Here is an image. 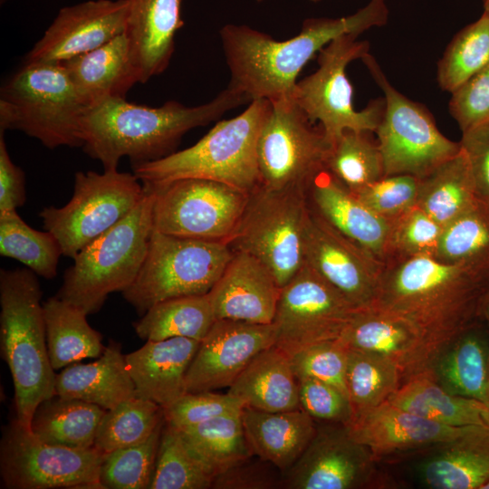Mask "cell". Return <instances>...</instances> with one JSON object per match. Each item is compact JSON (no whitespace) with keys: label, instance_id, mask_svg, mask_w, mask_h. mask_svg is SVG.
<instances>
[{"label":"cell","instance_id":"25","mask_svg":"<svg viewBox=\"0 0 489 489\" xmlns=\"http://www.w3.org/2000/svg\"><path fill=\"white\" fill-rule=\"evenodd\" d=\"M199 342L185 337L147 340L137 350L126 354L137 397L162 408L182 397L187 392V372Z\"/></svg>","mask_w":489,"mask_h":489},{"label":"cell","instance_id":"10","mask_svg":"<svg viewBox=\"0 0 489 489\" xmlns=\"http://www.w3.org/2000/svg\"><path fill=\"white\" fill-rule=\"evenodd\" d=\"M360 60L384 94V112L375 131L384 177L405 174L421 178L461 150L460 141L444 136L425 106L393 87L369 53Z\"/></svg>","mask_w":489,"mask_h":489},{"label":"cell","instance_id":"41","mask_svg":"<svg viewBox=\"0 0 489 489\" xmlns=\"http://www.w3.org/2000/svg\"><path fill=\"white\" fill-rule=\"evenodd\" d=\"M0 254L20 262L36 275L52 279L57 274L62 252L51 232L32 228L12 210L0 213Z\"/></svg>","mask_w":489,"mask_h":489},{"label":"cell","instance_id":"58","mask_svg":"<svg viewBox=\"0 0 489 489\" xmlns=\"http://www.w3.org/2000/svg\"><path fill=\"white\" fill-rule=\"evenodd\" d=\"M481 489H489V482H487L486 484H484Z\"/></svg>","mask_w":489,"mask_h":489},{"label":"cell","instance_id":"4","mask_svg":"<svg viewBox=\"0 0 489 489\" xmlns=\"http://www.w3.org/2000/svg\"><path fill=\"white\" fill-rule=\"evenodd\" d=\"M42 290L28 268L0 271V347L14 388L17 421L31 430L38 405L55 395Z\"/></svg>","mask_w":489,"mask_h":489},{"label":"cell","instance_id":"33","mask_svg":"<svg viewBox=\"0 0 489 489\" xmlns=\"http://www.w3.org/2000/svg\"><path fill=\"white\" fill-rule=\"evenodd\" d=\"M388 401L446 426L489 427L488 404L447 392L427 371L406 380Z\"/></svg>","mask_w":489,"mask_h":489},{"label":"cell","instance_id":"52","mask_svg":"<svg viewBox=\"0 0 489 489\" xmlns=\"http://www.w3.org/2000/svg\"><path fill=\"white\" fill-rule=\"evenodd\" d=\"M448 109L462 133L489 121V64L451 93Z\"/></svg>","mask_w":489,"mask_h":489},{"label":"cell","instance_id":"16","mask_svg":"<svg viewBox=\"0 0 489 489\" xmlns=\"http://www.w3.org/2000/svg\"><path fill=\"white\" fill-rule=\"evenodd\" d=\"M357 310L304 264L281 288L273 321L274 345L291 357L311 345L338 340Z\"/></svg>","mask_w":489,"mask_h":489},{"label":"cell","instance_id":"13","mask_svg":"<svg viewBox=\"0 0 489 489\" xmlns=\"http://www.w3.org/2000/svg\"><path fill=\"white\" fill-rule=\"evenodd\" d=\"M271 103L257 140L260 185L270 190H307L326 169L331 142L292 99Z\"/></svg>","mask_w":489,"mask_h":489},{"label":"cell","instance_id":"53","mask_svg":"<svg viewBox=\"0 0 489 489\" xmlns=\"http://www.w3.org/2000/svg\"><path fill=\"white\" fill-rule=\"evenodd\" d=\"M252 457L216 475L212 488L270 489L281 486L282 476L277 477L273 471L276 467L259 457L256 461L251 460Z\"/></svg>","mask_w":489,"mask_h":489},{"label":"cell","instance_id":"5","mask_svg":"<svg viewBox=\"0 0 489 489\" xmlns=\"http://www.w3.org/2000/svg\"><path fill=\"white\" fill-rule=\"evenodd\" d=\"M271 107L268 100H254L241 114L218 121L191 147L132 165L133 174L143 184L203 178L250 193L260 185L257 140Z\"/></svg>","mask_w":489,"mask_h":489},{"label":"cell","instance_id":"21","mask_svg":"<svg viewBox=\"0 0 489 489\" xmlns=\"http://www.w3.org/2000/svg\"><path fill=\"white\" fill-rule=\"evenodd\" d=\"M347 349L368 351L392 360L404 382L427 371L437 350L416 323L373 306L358 309L338 339Z\"/></svg>","mask_w":489,"mask_h":489},{"label":"cell","instance_id":"24","mask_svg":"<svg viewBox=\"0 0 489 489\" xmlns=\"http://www.w3.org/2000/svg\"><path fill=\"white\" fill-rule=\"evenodd\" d=\"M307 196L323 220L385 264L390 221L373 212L327 169L312 179Z\"/></svg>","mask_w":489,"mask_h":489},{"label":"cell","instance_id":"34","mask_svg":"<svg viewBox=\"0 0 489 489\" xmlns=\"http://www.w3.org/2000/svg\"><path fill=\"white\" fill-rule=\"evenodd\" d=\"M105 412L106 409L97 405L54 395L36 408L31 431L48 444L75 449L91 448Z\"/></svg>","mask_w":489,"mask_h":489},{"label":"cell","instance_id":"45","mask_svg":"<svg viewBox=\"0 0 489 489\" xmlns=\"http://www.w3.org/2000/svg\"><path fill=\"white\" fill-rule=\"evenodd\" d=\"M489 64V17L483 13L461 29L447 45L437 65L440 88L452 93Z\"/></svg>","mask_w":489,"mask_h":489},{"label":"cell","instance_id":"56","mask_svg":"<svg viewBox=\"0 0 489 489\" xmlns=\"http://www.w3.org/2000/svg\"><path fill=\"white\" fill-rule=\"evenodd\" d=\"M482 312L484 314V316L486 317V319H487V321L489 322V292L487 293V295L485 297Z\"/></svg>","mask_w":489,"mask_h":489},{"label":"cell","instance_id":"54","mask_svg":"<svg viewBox=\"0 0 489 489\" xmlns=\"http://www.w3.org/2000/svg\"><path fill=\"white\" fill-rule=\"evenodd\" d=\"M460 144L467 156L477 196L489 203V121L463 132Z\"/></svg>","mask_w":489,"mask_h":489},{"label":"cell","instance_id":"8","mask_svg":"<svg viewBox=\"0 0 489 489\" xmlns=\"http://www.w3.org/2000/svg\"><path fill=\"white\" fill-rule=\"evenodd\" d=\"M310 211L307 190H270L259 185L249 193L226 243L234 252H244L259 260L282 288L305 264Z\"/></svg>","mask_w":489,"mask_h":489},{"label":"cell","instance_id":"15","mask_svg":"<svg viewBox=\"0 0 489 489\" xmlns=\"http://www.w3.org/2000/svg\"><path fill=\"white\" fill-rule=\"evenodd\" d=\"M144 185L154 193V230L225 243L238 224L249 195L225 183L203 178Z\"/></svg>","mask_w":489,"mask_h":489},{"label":"cell","instance_id":"12","mask_svg":"<svg viewBox=\"0 0 489 489\" xmlns=\"http://www.w3.org/2000/svg\"><path fill=\"white\" fill-rule=\"evenodd\" d=\"M350 34L335 38L318 53V69L298 81L292 100L308 119L322 128L332 143L346 129L375 132L384 112V99L371 101L363 110L353 105L348 64L369 53L367 41Z\"/></svg>","mask_w":489,"mask_h":489},{"label":"cell","instance_id":"23","mask_svg":"<svg viewBox=\"0 0 489 489\" xmlns=\"http://www.w3.org/2000/svg\"><path fill=\"white\" fill-rule=\"evenodd\" d=\"M281 287L270 270L244 252L234 255L207 293L216 320L273 321Z\"/></svg>","mask_w":489,"mask_h":489},{"label":"cell","instance_id":"57","mask_svg":"<svg viewBox=\"0 0 489 489\" xmlns=\"http://www.w3.org/2000/svg\"><path fill=\"white\" fill-rule=\"evenodd\" d=\"M484 12L489 17V0H483Z\"/></svg>","mask_w":489,"mask_h":489},{"label":"cell","instance_id":"30","mask_svg":"<svg viewBox=\"0 0 489 489\" xmlns=\"http://www.w3.org/2000/svg\"><path fill=\"white\" fill-rule=\"evenodd\" d=\"M55 395L83 400L106 410L136 397L121 345L110 340L94 362L67 366L56 375Z\"/></svg>","mask_w":489,"mask_h":489},{"label":"cell","instance_id":"51","mask_svg":"<svg viewBox=\"0 0 489 489\" xmlns=\"http://www.w3.org/2000/svg\"><path fill=\"white\" fill-rule=\"evenodd\" d=\"M300 408L313 419L348 425L352 410L348 396L338 388L313 379L299 378Z\"/></svg>","mask_w":489,"mask_h":489},{"label":"cell","instance_id":"36","mask_svg":"<svg viewBox=\"0 0 489 489\" xmlns=\"http://www.w3.org/2000/svg\"><path fill=\"white\" fill-rule=\"evenodd\" d=\"M43 312L48 355L54 370L102 354V337L82 311L55 295L43 302Z\"/></svg>","mask_w":489,"mask_h":489},{"label":"cell","instance_id":"19","mask_svg":"<svg viewBox=\"0 0 489 489\" xmlns=\"http://www.w3.org/2000/svg\"><path fill=\"white\" fill-rule=\"evenodd\" d=\"M274 344L273 323L216 320L187 369V392L229 388L258 353Z\"/></svg>","mask_w":489,"mask_h":489},{"label":"cell","instance_id":"60","mask_svg":"<svg viewBox=\"0 0 489 489\" xmlns=\"http://www.w3.org/2000/svg\"><path fill=\"white\" fill-rule=\"evenodd\" d=\"M5 0H1V3H4Z\"/></svg>","mask_w":489,"mask_h":489},{"label":"cell","instance_id":"3","mask_svg":"<svg viewBox=\"0 0 489 489\" xmlns=\"http://www.w3.org/2000/svg\"><path fill=\"white\" fill-rule=\"evenodd\" d=\"M488 292L489 286L464 268L419 255L385 264L371 306L416 323L438 353L471 326Z\"/></svg>","mask_w":489,"mask_h":489},{"label":"cell","instance_id":"38","mask_svg":"<svg viewBox=\"0 0 489 489\" xmlns=\"http://www.w3.org/2000/svg\"><path fill=\"white\" fill-rule=\"evenodd\" d=\"M216 321L206 293L161 301L142 314L133 327L145 340L185 337L200 341Z\"/></svg>","mask_w":489,"mask_h":489},{"label":"cell","instance_id":"27","mask_svg":"<svg viewBox=\"0 0 489 489\" xmlns=\"http://www.w3.org/2000/svg\"><path fill=\"white\" fill-rule=\"evenodd\" d=\"M241 418L251 454L271 463L281 473L296 462L317 427L302 408L269 412L244 407Z\"/></svg>","mask_w":489,"mask_h":489},{"label":"cell","instance_id":"55","mask_svg":"<svg viewBox=\"0 0 489 489\" xmlns=\"http://www.w3.org/2000/svg\"><path fill=\"white\" fill-rule=\"evenodd\" d=\"M25 201L24 172L11 159L0 132V213L16 210Z\"/></svg>","mask_w":489,"mask_h":489},{"label":"cell","instance_id":"7","mask_svg":"<svg viewBox=\"0 0 489 489\" xmlns=\"http://www.w3.org/2000/svg\"><path fill=\"white\" fill-rule=\"evenodd\" d=\"M89 107L61 62H24L1 88L0 132L21 130L51 149L82 147Z\"/></svg>","mask_w":489,"mask_h":489},{"label":"cell","instance_id":"48","mask_svg":"<svg viewBox=\"0 0 489 489\" xmlns=\"http://www.w3.org/2000/svg\"><path fill=\"white\" fill-rule=\"evenodd\" d=\"M290 359L297 379L308 377L327 382L348 396V349L339 340L311 345L297 351Z\"/></svg>","mask_w":489,"mask_h":489},{"label":"cell","instance_id":"44","mask_svg":"<svg viewBox=\"0 0 489 489\" xmlns=\"http://www.w3.org/2000/svg\"><path fill=\"white\" fill-rule=\"evenodd\" d=\"M163 419V408L157 403L137 396L126 399L104 413L94 447L107 455L142 443Z\"/></svg>","mask_w":489,"mask_h":489},{"label":"cell","instance_id":"18","mask_svg":"<svg viewBox=\"0 0 489 489\" xmlns=\"http://www.w3.org/2000/svg\"><path fill=\"white\" fill-rule=\"evenodd\" d=\"M305 264L357 309L373 304L385 267L312 207L305 234Z\"/></svg>","mask_w":489,"mask_h":489},{"label":"cell","instance_id":"17","mask_svg":"<svg viewBox=\"0 0 489 489\" xmlns=\"http://www.w3.org/2000/svg\"><path fill=\"white\" fill-rule=\"evenodd\" d=\"M376 459L346 425L330 423L316 432L296 462L282 473L288 489H355L376 480Z\"/></svg>","mask_w":489,"mask_h":489},{"label":"cell","instance_id":"20","mask_svg":"<svg viewBox=\"0 0 489 489\" xmlns=\"http://www.w3.org/2000/svg\"><path fill=\"white\" fill-rule=\"evenodd\" d=\"M129 0H90L62 8L24 62H62L125 33Z\"/></svg>","mask_w":489,"mask_h":489},{"label":"cell","instance_id":"1","mask_svg":"<svg viewBox=\"0 0 489 489\" xmlns=\"http://www.w3.org/2000/svg\"><path fill=\"white\" fill-rule=\"evenodd\" d=\"M388 13L386 0H370L348 16L307 18L299 34L284 41L245 24H225L220 37L231 75L228 86L251 101L291 100L299 73L316 53L343 34L385 25Z\"/></svg>","mask_w":489,"mask_h":489},{"label":"cell","instance_id":"11","mask_svg":"<svg viewBox=\"0 0 489 489\" xmlns=\"http://www.w3.org/2000/svg\"><path fill=\"white\" fill-rule=\"evenodd\" d=\"M139 181L133 173L118 169L75 173L69 202L44 207L39 214L44 229L59 241L62 255L73 259L128 216L146 193Z\"/></svg>","mask_w":489,"mask_h":489},{"label":"cell","instance_id":"6","mask_svg":"<svg viewBox=\"0 0 489 489\" xmlns=\"http://www.w3.org/2000/svg\"><path fill=\"white\" fill-rule=\"evenodd\" d=\"M146 193L117 225L83 247L65 270L56 296L87 315L101 310L111 292H124L136 279L153 232L154 193Z\"/></svg>","mask_w":489,"mask_h":489},{"label":"cell","instance_id":"2","mask_svg":"<svg viewBox=\"0 0 489 489\" xmlns=\"http://www.w3.org/2000/svg\"><path fill=\"white\" fill-rule=\"evenodd\" d=\"M250 102L246 95L229 86L212 101L194 107L168 101L152 108L125 98L106 99L90 106L82 116V148L101 163L103 170L118 169L124 157L132 165L157 160L175 152L187 131Z\"/></svg>","mask_w":489,"mask_h":489},{"label":"cell","instance_id":"35","mask_svg":"<svg viewBox=\"0 0 489 489\" xmlns=\"http://www.w3.org/2000/svg\"><path fill=\"white\" fill-rule=\"evenodd\" d=\"M434 257L464 268L489 286V203L478 197L445 225Z\"/></svg>","mask_w":489,"mask_h":489},{"label":"cell","instance_id":"59","mask_svg":"<svg viewBox=\"0 0 489 489\" xmlns=\"http://www.w3.org/2000/svg\"><path fill=\"white\" fill-rule=\"evenodd\" d=\"M256 2H262L263 0H255ZM312 2H314V3H317V2H320L321 0H310Z\"/></svg>","mask_w":489,"mask_h":489},{"label":"cell","instance_id":"26","mask_svg":"<svg viewBox=\"0 0 489 489\" xmlns=\"http://www.w3.org/2000/svg\"><path fill=\"white\" fill-rule=\"evenodd\" d=\"M182 0H129L125 34L139 71L146 83L168 66L176 33L183 26Z\"/></svg>","mask_w":489,"mask_h":489},{"label":"cell","instance_id":"49","mask_svg":"<svg viewBox=\"0 0 489 489\" xmlns=\"http://www.w3.org/2000/svg\"><path fill=\"white\" fill-rule=\"evenodd\" d=\"M243 408V402L228 391L186 392L163 408V417L167 424L180 430L220 416L239 414Z\"/></svg>","mask_w":489,"mask_h":489},{"label":"cell","instance_id":"40","mask_svg":"<svg viewBox=\"0 0 489 489\" xmlns=\"http://www.w3.org/2000/svg\"><path fill=\"white\" fill-rule=\"evenodd\" d=\"M180 432L214 478L254 456L244 436L241 413L220 416Z\"/></svg>","mask_w":489,"mask_h":489},{"label":"cell","instance_id":"29","mask_svg":"<svg viewBox=\"0 0 489 489\" xmlns=\"http://www.w3.org/2000/svg\"><path fill=\"white\" fill-rule=\"evenodd\" d=\"M435 449L418 466L432 489H481L489 482V427H474Z\"/></svg>","mask_w":489,"mask_h":489},{"label":"cell","instance_id":"9","mask_svg":"<svg viewBox=\"0 0 489 489\" xmlns=\"http://www.w3.org/2000/svg\"><path fill=\"white\" fill-rule=\"evenodd\" d=\"M233 255L225 242L181 237L153 229L142 266L122 295L142 315L167 299L206 294Z\"/></svg>","mask_w":489,"mask_h":489},{"label":"cell","instance_id":"32","mask_svg":"<svg viewBox=\"0 0 489 489\" xmlns=\"http://www.w3.org/2000/svg\"><path fill=\"white\" fill-rule=\"evenodd\" d=\"M477 331L467 328L440 350L427 372L449 393L489 405V350Z\"/></svg>","mask_w":489,"mask_h":489},{"label":"cell","instance_id":"28","mask_svg":"<svg viewBox=\"0 0 489 489\" xmlns=\"http://www.w3.org/2000/svg\"><path fill=\"white\" fill-rule=\"evenodd\" d=\"M61 63L89 106L110 98H125L129 90L139 82L125 33Z\"/></svg>","mask_w":489,"mask_h":489},{"label":"cell","instance_id":"42","mask_svg":"<svg viewBox=\"0 0 489 489\" xmlns=\"http://www.w3.org/2000/svg\"><path fill=\"white\" fill-rule=\"evenodd\" d=\"M213 481V474L180 430L165 422L149 489H207Z\"/></svg>","mask_w":489,"mask_h":489},{"label":"cell","instance_id":"47","mask_svg":"<svg viewBox=\"0 0 489 489\" xmlns=\"http://www.w3.org/2000/svg\"><path fill=\"white\" fill-rule=\"evenodd\" d=\"M443 226L415 206L390 221L385 264L419 255L435 256Z\"/></svg>","mask_w":489,"mask_h":489},{"label":"cell","instance_id":"39","mask_svg":"<svg viewBox=\"0 0 489 489\" xmlns=\"http://www.w3.org/2000/svg\"><path fill=\"white\" fill-rule=\"evenodd\" d=\"M403 383L401 369L389 359L348 349L346 388L351 419L388 401Z\"/></svg>","mask_w":489,"mask_h":489},{"label":"cell","instance_id":"14","mask_svg":"<svg viewBox=\"0 0 489 489\" xmlns=\"http://www.w3.org/2000/svg\"><path fill=\"white\" fill-rule=\"evenodd\" d=\"M105 455L95 447L45 443L14 418L5 427L0 443L2 487L104 489L100 474Z\"/></svg>","mask_w":489,"mask_h":489},{"label":"cell","instance_id":"43","mask_svg":"<svg viewBox=\"0 0 489 489\" xmlns=\"http://www.w3.org/2000/svg\"><path fill=\"white\" fill-rule=\"evenodd\" d=\"M369 131L344 130L332 143L326 169L352 194L384 177L382 156Z\"/></svg>","mask_w":489,"mask_h":489},{"label":"cell","instance_id":"37","mask_svg":"<svg viewBox=\"0 0 489 489\" xmlns=\"http://www.w3.org/2000/svg\"><path fill=\"white\" fill-rule=\"evenodd\" d=\"M478 198L466 154L461 150L419 178L417 205L443 227Z\"/></svg>","mask_w":489,"mask_h":489},{"label":"cell","instance_id":"31","mask_svg":"<svg viewBox=\"0 0 489 489\" xmlns=\"http://www.w3.org/2000/svg\"><path fill=\"white\" fill-rule=\"evenodd\" d=\"M244 407L276 412L301 408L290 356L276 345L258 353L228 388Z\"/></svg>","mask_w":489,"mask_h":489},{"label":"cell","instance_id":"50","mask_svg":"<svg viewBox=\"0 0 489 489\" xmlns=\"http://www.w3.org/2000/svg\"><path fill=\"white\" fill-rule=\"evenodd\" d=\"M419 178L412 175L386 176L354 195L379 216L392 221L417 205Z\"/></svg>","mask_w":489,"mask_h":489},{"label":"cell","instance_id":"46","mask_svg":"<svg viewBox=\"0 0 489 489\" xmlns=\"http://www.w3.org/2000/svg\"><path fill=\"white\" fill-rule=\"evenodd\" d=\"M165 419L142 443L107 454L101 464L100 481L103 488L149 489Z\"/></svg>","mask_w":489,"mask_h":489},{"label":"cell","instance_id":"22","mask_svg":"<svg viewBox=\"0 0 489 489\" xmlns=\"http://www.w3.org/2000/svg\"><path fill=\"white\" fill-rule=\"evenodd\" d=\"M350 436L377 460L408 450L433 447L458 437L474 427H455L401 408L388 400L347 425Z\"/></svg>","mask_w":489,"mask_h":489}]
</instances>
